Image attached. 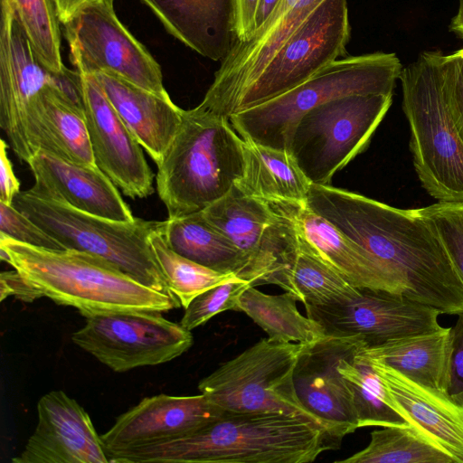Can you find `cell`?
Segmentation results:
<instances>
[{"label": "cell", "mask_w": 463, "mask_h": 463, "mask_svg": "<svg viewBox=\"0 0 463 463\" xmlns=\"http://www.w3.org/2000/svg\"><path fill=\"white\" fill-rule=\"evenodd\" d=\"M306 204L358 247L376 289L442 314L463 312V283L440 239L416 209H398L330 184H311Z\"/></svg>", "instance_id": "1"}, {"label": "cell", "mask_w": 463, "mask_h": 463, "mask_svg": "<svg viewBox=\"0 0 463 463\" xmlns=\"http://www.w3.org/2000/svg\"><path fill=\"white\" fill-rule=\"evenodd\" d=\"M338 447L315 422L268 411H232L177 439L109 457V463H308Z\"/></svg>", "instance_id": "2"}, {"label": "cell", "mask_w": 463, "mask_h": 463, "mask_svg": "<svg viewBox=\"0 0 463 463\" xmlns=\"http://www.w3.org/2000/svg\"><path fill=\"white\" fill-rule=\"evenodd\" d=\"M1 260L43 297L73 307L88 317L127 311L165 312L179 300L136 280L109 260L75 250H51L0 235Z\"/></svg>", "instance_id": "3"}, {"label": "cell", "mask_w": 463, "mask_h": 463, "mask_svg": "<svg viewBox=\"0 0 463 463\" xmlns=\"http://www.w3.org/2000/svg\"><path fill=\"white\" fill-rule=\"evenodd\" d=\"M156 165V190L168 218L201 212L241 177L244 140L229 119L198 107L184 109L178 131Z\"/></svg>", "instance_id": "4"}, {"label": "cell", "mask_w": 463, "mask_h": 463, "mask_svg": "<svg viewBox=\"0 0 463 463\" xmlns=\"http://www.w3.org/2000/svg\"><path fill=\"white\" fill-rule=\"evenodd\" d=\"M443 60L439 51L423 52L402 68V109L421 185L439 202H463V138L447 105Z\"/></svg>", "instance_id": "5"}, {"label": "cell", "mask_w": 463, "mask_h": 463, "mask_svg": "<svg viewBox=\"0 0 463 463\" xmlns=\"http://www.w3.org/2000/svg\"><path fill=\"white\" fill-rule=\"evenodd\" d=\"M402 70L400 59L392 52L345 56L293 90L232 115L229 121L243 140L288 151L296 124L310 109L347 95H392Z\"/></svg>", "instance_id": "6"}, {"label": "cell", "mask_w": 463, "mask_h": 463, "mask_svg": "<svg viewBox=\"0 0 463 463\" xmlns=\"http://www.w3.org/2000/svg\"><path fill=\"white\" fill-rule=\"evenodd\" d=\"M13 205L65 249L102 257L140 283L174 296L148 241L161 222L106 219L40 197L30 189L20 191Z\"/></svg>", "instance_id": "7"}, {"label": "cell", "mask_w": 463, "mask_h": 463, "mask_svg": "<svg viewBox=\"0 0 463 463\" xmlns=\"http://www.w3.org/2000/svg\"><path fill=\"white\" fill-rule=\"evenodd\" d=\"M309 345L262 338L202 379L198 389L225 411L282 413L311 420L326 431L296 392L294 372Z\"/></svg>", "instance_id": "8"}, {"label": "cell", "mask_w": 463, "mask_h": 463, "mask_svg": "<svg viewBox=\"0 0 463 463\" xmlns=\"http://www.w3.org/2000/svg\"><path fill=\"white\" fill-rule=\"evenodd\" d=\"M392 98L343 96L315 107L298 121L288 152L311 184L329 185L333 175L367 147Z\"/></svg>", "instance_id": "9"}, {"label": "cell", "mask_w": 463, "mask_h": 463, "mask_svg": "<svg viewBox=\"0 0 463 463\" xmlns=\"http://www.w3.org/2000/svg\"><path fill=\"white\" fill-rule=\"evenodd\" d=\"M300 205L268 203L233 184L201 212L242 254L245 266L240 279L254 287L279 286L298 249L296 213Z\"/></svg>", "instance_id": "10"}, {"label": "cell", "mask_w": 463, "mask_h": 463, "mask_svg": "<svg viewBox=\"0 0 463 463\" xmlns=\"http://www.w3.org/2000/svg\"><path fill=\"white\" fill-rule=\"evenodd\" d=\"M350 36L347 0H325L283 43L259 78L239 98L231 116L293 90L326 66L345 57Z\"/></svg>", "instance_id": "11"}, {"label": "cell", "mask_w": 463, "mask_h": 463, "mask_svg": "<svg viewBox=\"0 0 463 463\" xmlns=\"http://www.w3.org/2000/svg\"><path fill=\"white\" fill-rule=\"evenodd\" d=\"M157 311L96 314L71 341L114 372L169 362L193 345L190 330Z\"/></svg>", "instance_id": "12"}, {"label": "cell", "mask_w": 463, "mask_h": 463, "mask_svg": "<svg viewBox=\"0 0 463 463\" xmlns=\"http://www.w3.org/2000/svg\"><path fill=\"white\" fill-rule=\"evenodd\" d=\"M113 2L92 4L63 24L71 61L80 73H112L168 97L159 64L119 22Z\"/></svg>", "instance_id": "13"}, {"label": "cell", "mask_w": 463, "mask_h": 463, "mask_svg": "<svg viewBox=\"0 0 463 463\" xmlns=\"http://www.w3.org/2000/svg\"><path fill=\"white\" fill-rule=\"evenodd\" d=\"M307 315L317 321L326 335L357 337L364 347H373L405 336L441 327L442 312L389 291L359 288L345 301L305 305Z\"/></svg>", "instance_id": "14"}, {"label": "cell", "mask_w": 463, "mask_h": 463, "mask_svg": "<svg viewBox=\"0 0 463 463\" xmlns=\"http://www.w3.org/2000/svg\"><path fill=\"white\" fill-rule=\"evenodd\" d=\"M325 0H280L254 35L236 43L221 61L199 109L229 119L243 92L259 78L290 35Z\"/></svg>", "instance_id": "15"}, {"label": "cell", "mask_w": 463, "mask_h": 463, "mask_svg": "<svg viewBox=\"0 0 463 463\" xmlns=\"http://www.w3.org/2000/svg\"><path fill=\"white\" fill-rule=\"evenodd\" d=\"M55 73L38 60L7 0H1L0 127L16 156L25 163L33 156L26 135L33 101Z\"/></svg>", "instance_id": "16"}, {"label": "cell", "mask_w": 463, "mask_h": 463, "mask_svg": "<svg viewBox=\"0 0 463 463\" xmlns=\"http://www.w3.org/2000/svg\"><path fill=\"white\" fill-rule=\"evenodd\" d=\"M84 118L97 166L126 196L154 193L143 147L122 121L93 74H82Z\"/></svg>", "instance_id": "17"}, {"label": "cell", "mask_w": 463, "mask_h": 463, "mask_svg": "<svg viewBox=\"0 0 463 463\" xmlns=\"http://www.w3.org/2000/svg\"><path fill=\"white\" fill-rule=\"evenodd\" d=\"M360 345L357 337L326 335L307 347L294 372L299 401L323 423L337 447L345 435L359 429L352 393L337 364Z\"/></svg>", "instance_id": "18"}, {"label": "cell", "mask_w": 463, "mask_h": 463, "mask_svg": "<svg viewBox=\"0 0 463 463\" xmlns=\"http://www.w3.org/2000/svg\"><path fill=\"white\" fill-rule=\"evenodd\" d=\"M224 411L203 393L146 397L119 415L101 435V440L109 458L115 453L189 435L217 420Z\"/></svg>", "instance_id": "19"}, {"label": "cell", "mask_w": 463, "mask_h": 463, "mask_svg": "<svg viewBox=\"0 0 463 463\" xmlns=\"http://www.w3.org/2000/svg\"><path fill=\"white\" fill-rule=\"evenodd\" d=\"M38 422L14 463H109L85 410L62 391H51L37 403Z\"/></svg>", "instance_id": "20"}, {"label": "cell", "mask_w": 463, "mask_h": 463, "mask_svg": "<svg viewBox=\"0 0 463 463\" xmlns=\"http://www.w3.org/2000/svg\"><path fill=\"white\" fill-rule=\"evenodd\" d=\"M367 358L395 410L455 463H463V401L448 391L418 383L379 360Z\"/></svg>", "instance_id": "21"}, {"label": "cell", "mask_w": 463, "mask_h": 463, "mask_svg": "<svg viewBox=\"0 0 463 463\" xmlns=\"http://www.w3.org/2000/svg\"><path fill=\"white\" fill-rule=\"evenodd\" d=\"M34 177L30 190L99 217L120 222L134 220L118 187L97 165H80L43 150L27 162Z\"/></svg>", "instance_id": "22"}, {"label": "cell", "mask_w": 463, "mask_h": 463, "mask_svg": "<svg viewBox=\"0 0 463 463\" xmlns=\"http://www.w3.org/2000/svg\"><path fill=\"white\" fill-rule=\"evenodd\" d=\"M93 75L122 121L157 164L178 131L184 109L169 96L144 90L118 75Z\"/></svg>", "instance_id": "23"}, {"label": "cell", "mask_w": 463, "mask_h": 463, "mask_svg": "<svg viewBox=\"0 0 463 463\" xmlns=\"http://www.w3.org/2000/svg\"><path fill=\"white\" fill-rule=\"evenodd\" d=\"M175 38L203 57L223 61L236 37L233 0H142Z\"/></svg>", "instance_id": "24"}, {"label": "cell", "mask_w": 463, "mask_h": 463, "mask_svg": "<svg viewBox=\"0 0 463 463\" xmlns=\"http://www.w3.org/2000/svg\"><path fill=\"white\" fill-rule=\"evenodd\" d=\"M367 357L379 360L409 379L448 391L452 354L451 327L412 335L383 345L360 347Z\"/></svg>", "instance_id": "25"}, {"label": "cell", "mask_w": 463, "mask_h": 463, "mask_svg": "<svg viewBox=\"0 0 463 463\" xmlns=\"http://www.w3.org/2000/svg\"><path fill=\"white\" fill-rule=\"evenodd\" d=\"M235 184L246 194L268 203H306L310 182L292 156L244 140V168Z\"/></svg>", "instance_id": "26"}, {"label": "cell", "mask_w": 463, "mask_h": 463, "mask_svg": "<svg viewBox=\"0 0 463 463\" xmlns=\"http://www.w3.org/2000/svg\"><path fill=\"white\" fill-rule=\"evenodd\" d=\"M160 232L173 250L196 263L238 278L244 269L241 251L202 212L168 218Z\"/></svg>", "instance_id": "27"}, {"label": "cell", "mask_w": 463, "mask_h": 463, "mask_svg": "<svg viewBox=\"0 0 463 463\" xmlns=\"http://www.w3.org/2000/svg\"><path fill=\"white\" fill-rule=\"evenodd\" d=\"M298 236L295 257L279 287L304 306L327 305L354 297L359 288L324 260L298 231Z\"/></svg>", "instance_id": "28"}, {"label": "cell", "mask_w": 463, "mask_h": 463, "mask_svg": "<svg viewBox=\"0 0 463 463\" xmlns=\"http://www.w3.org/2000/svg\"><path fill=\"white\" fill-rule=\"evenodd\" d=\"M290 292L269 295L247 288L240 298V310L248 315L274 341L313 345L326 335L322 326L297 308Z\"/></svg>", "instance_id": "29"}, {"label": "cell", "mask_w": 463, "mask_h": 463, "mask_svg": "<svg viewBox=\"0 0 463 463\" xmlns=\"http://www.w3.org/2000/svg\"><path fill=\"white\" fill-rule=\"evenodd\" d=\"M296 225L302 237L319 256L356 288L376 289L373 271L358 247L307 204L296 213Z\"/></svg>", "instance_id": "30"}, {"label": "cell", "mask_w": 463, "mask_h": 463, "mask_svg": "<svg viewBox=\"0 0 463 463\" xmlns=\"http://www.w3.org/2000/svg\"><path fill=\"white\" fill-rule=\"evenodd\" d=\"M360 345L342 357L337 368L353 397L359 428L407 426V420L395 410L381 378L364 355Z\"/></svg>", "instance_id": "31"}, {"label": "cell", "mask_w": 463, "mask_h": 463, "mask_svg": "<svg viewBox=\"0 0 463 463\" xmlns=\"http://www.w3.org/2000/svg\"><path fill=\"white\" fill-rule=\"evenodd\" d=\"M335 463H455L446 452L411 425L383 427L371 432L362 450Z\"/></svg>", "instance_id": "32"}, {"label": "cell", "mask_w": 463, "mask_h": 463, "mask_svg": "<svg viewBox=\"0 0 463 463\" xmlns=\"http://www.w3.org/2000/svg\"><path fill=\"white\" fill-rule=\"evenodd\" d=\"M148 238L155 257L167 279L172 294L186 308L203 292L236 278L196 263L173 250L160 232V226Z\"/></svg>", "instance_id": "33"}, {"label": "cell", "mask_w": 463, "mask_h": 463, "mask_svg": "<svg viewBox=\"0 0 463 463\" xmlns=\"http://www.w3.org/2000/svg\"><path fill=\"white\" fill-rule=\"evenodd\" d=\"M40 62L51 72L66 67L61 56L60 17L56 0H7Z\"/></svg>", "instance_id": "34"}, {"label": "cell", "mask_w": 463, "mask_h": 463, "mask_svg": "<svg viewBox=\"0 0 463 463\" xmlns=\"http://www.w3.org/2000/svg\"><path fill=\"white\" fill-rule=\"evenodd\" d=\"M416 210L440 239L463 283V202H438Z\"/></svg>", "instance_id": "35"}, {"label": "cell", "mask_w": 463, "mask_h": 463, "mask_svg": "<svg viewBox=\"0 0 463 463\" xmlns=\"http://www.w3.org/2000/svg\"><path fill=\"white\" fill-rule=\"evenodd\" d=\"M251 286L249 281L236 277L203 292L184 308L180 324L191 331L219 313L241 311L240 298Z\"/></svg>", "instance_id": "36"}, {"label": "cell", "mask_w": 463, "mask_h": 463, "mask_svg": "<svg viewBox=\"0 0 463 463\" xmlns=\"http://www.w3.org/2000/svg\"><path fill=\"white\" fill-rule=\"evenodd\" d=\"M0 235L37 248L65 250L62 244L13 204L0 202Z\"/></svg>", "instance_id": "37"}, {"label": "cell", "mask_w": 463, "mask_h": 463, "mask_svg": "<svg viewBox=\"0 0 463 463\" xmlns=\"http://www.w3.org/2000/svg\"><path fill=\"white\" fill-rule=\"evenodd\" d=\"M444 92L455 127L463 138V49L444 55Z\"/></svg>", "instance_id": "38"}, {"label": "cell", "mask_w": 463, "mask_h": 463, "mask_svg": "<svg viewBox=\"0 0 463 463\" xmlns=\"http://www.w3.org/2000/svg\"><path fill=\"white\" fill-rule=\"evenodd\" d=\"M453 326L450 380L448 392L463 401V312L457 315Z\"/></svg>", "instance_id": "39"}, {"label": "cell", "mask_w": 463, "mask_h": 463, "mask_svg": "<svg viewBox=\"0 0 463 463\" xmlns=\"http://www.w3.org/2000/svg\"><path fill=\"white\" fill-rule=\"evenodd\" d=\"M259 5L260 0H233L236 43H245L254 35L257 28L256 19Z\"/></svg>", "instance_id": "40"}, {"label": "cell", "mask_w": 463, "mask_h": 463, "mask_svg": "<svg viewBox=\"0 0 463 463\" xmlns=\"http://www.w3.org/2000/svg\"><path fill=\"white\" fill-rule=\"evenodd\" d=\"M0 291L1 301L14 296L24 302H33L43 297L41 292L15 269L1 273Z\"/></svg>", "instance_id": "41"}, {"label": "cell", "mask_w": 463, "mask_h": 463, "mask_svg": "<svg viewBox=\"0 0 463 463\" xmlns=\"http://www.w3.org/2000/svg\"><path fill=\"white\" fill-rule=\"evenodd\" d=\"M20 192V182L14 175L7 154V143L0 140V202L13 204Z\"/></svg>", "instance_id": "42"}, {"label": "cell", "mask_w": 463, "mask_h": 463, "mask_svg": "<svg viewBox=\"0 0 463 463\" xmlns=\"http://www.w3.org/2000/svg\"><path fill=\"white\" fill-rule=\"evenodd\" d=\"M99 1L101 0H56L61 23H68L84 8Z\"/></svg>", "instance_id": "43"}, {"label": "cell", "mask_w": 463, "mask_h": 463, "mask_svg": "<svg viewBox=\"0 0 463 463\" xmlns=\"http://www.w3.org/2000/svg\"><path fill=\"white\" fill-rule=\"evenodd\" d=\"M280 0H260L257 13V28H260L268 20L269 15L274 12Z\"/></svg>", "instance_id": "44"}, {"label": "cell", "mask_w": 463, "mask_h": 463, "mask_svg": "<svg viewBox=\"0 0 463 463\" xmlns=\"http://www.w3.org/2000/svg\"><path fill=\"white\" fill-rule=\"evenodd\" d=\"M449 30L463 39V0H459L458 10L451 20Z\"/></svg>", "instance_id": "45"}]
</instances>
